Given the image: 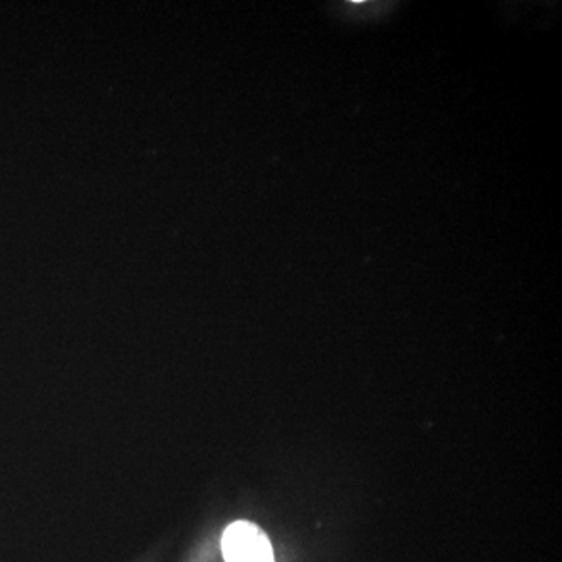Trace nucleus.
<instances>
[{"label": "nucleus", "instance_id": "nucleus-1", "mask_svg": "<svg viewBox=\"0 0 562 562\" xmlns=\"http://www.w3.org/2000/svg\"><path fill=\"white\" fill-rule=\"evenodd\" d=\"M222 553L227 562H276L266 532L255 524L239 520L222 536Z\"/></svg>", "mask_w": 562, "mask_h": 562}]
</instances>
